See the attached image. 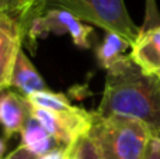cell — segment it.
I'll use <instances>...</instances> for the list:
<instances>
[{
	"instance_id": "obj_13",
	"label": "cell",
	"mask_w": 160,
	"mask_h": 159,
	"mask_svg": "<svg viewBox=\"0 0 160 159\" xmlns=\"http://www.w3.org/2000/svg\"><path fill=\"white\" fill-rule=\"evenodd\" d=\"M37 4H38V0H18L16 21L18 23L22 37L24 34H27L28 27L31 25L34 17H35Z\"/></svg>"
},
{
	"instance_id": "obj_15",
	"label": "cell",
	"mask_w": 160,
	"mask_h": 159,
	"mask_svg": "<svg viewBox=\"0 0 160 159\" xmlns=\"http://www.w3.org/2000/svg\"><path fill=\"white\" fill-rule=\"evenodd\" d=\"M142 159H160V140L150 137Z\"/></svg>"
},
{
	"instance_id": "obj_7",
	"label": "cell",
	"mask_w": 160,
	"mask_h": 159,
	"mask_svg": "<svg viewBox=\"0 0 160 159\" xmlns=\"http://www.w3.org/2000/svg\"><path fill=\"white\" fill-rule=\"evenodd\" d=\"M129 55L145 72L160 79V27L141 31Z\"/></svg>"
},
{
	"instance_id": "obj_9",
	"label": "cell",
	"mask_w": 160,
	"mask_h": 159,
	"mask_svg": "<svg viewBox=\"0 0 160 159\" xmlns=\"http://www.w3.org/2000/svg\"><path fill=\"white\" fill-rule=\"evenodd\" d=\"M21 145L25 146L28 151H31L38 158L59 148V145L52 138V135L41 126L38 120H35L31 115L25 124L24 130L21 131Z\"/></svg>"
},
{
	"instance_id": "obj_3",
	"label": "cell",
	"mask_w": 160,
	"mask_h": 159,
	"mask_svg": "<svg viewBox=\"0 0 160 159\" xmlns=\"http://www.w3.org/2000/svg\"><path fill=\"white\" fill-rule=\"evenodd\" d=\"M48 10L68 11L80 21L94 24L105 33L118 34L131 47L141 34V28L128 14L124 0H38L34 20Z\"/></svg>"
},
{
	"instance_id": "obj_14",
	"label": "cell",
	"mask_w": 160,
	"mask_h": 159,
	"mask_svg": "<svg viewBox=\"0 0 160 159\" xmlns=\"http://www.w3.org/2000/svg\"><path fill=\"white\" fill-rule=\"evenodd\" d=\"M158 27H160V14L158 10V6H156V0H146L145 20H143V25L141 27V31H148Z\"/></svg>"
},
{
	"instance_id": "obj_10",
	"label": "cell",
	"mask_w": 160,
	"mask_h": 159,
	"mask_svg": "<svg viewBox=\"0 0 160 159\" xmlns=\"http://www.w3.org/2000/svg\"><path fill=\"white\" fill-rule=\"evenodd\" d=\"M128 48H131V44L127 39L119 37L118 34L105 33L101 44L96 49V56L100 66L108 70L117 61H119L125 55L124 52Z\"/></svg>"
},
{
	"instance_id": "obj_2",
	"label": "cell",
	"mask_w": 160,
	"mask_h": 159,
	"mask_svg": "<svg viewBox=\"0 0 160 159\" xmlns=\"http://www.w3.org/2000/svg\"><path fill=\"white\" fill-rule=\"evenodd\" d=\"M86 138L97 159H142L150 132L135 118L119 114L100 117L93 113V124Z\"/></svg>"
},
{
	"instance_id": "obj_4",
	"label": "cell",
	"mask_w": 160,
	"mask_h": 159,
	"mask_svg": "<svg viewBox=\"0 0 160 159\" xmlns=\"http://www.w3.org/2000/svg\"><path fill=\"white\" fill-rule=\"evenodd\" d=\"M31 117L41 123L56 141L59 148H70L76 145L82 138L87 137L93 124V113L76 106L65 111H49L31 106Z\"/></svg>"
},
{
	"instance_id": "obj_16",
	"label": "cell",
	"mask_w": 160,
	"mask_h": 159,
	"mask_svg": "<svg viewBox=\"0 0 160 159\" xmlns=\"http://www.w3.org/2000/svg\"><path fill=\"white\" fill-rule=\"evenodd\" d=\"M78 159H97L93 151V146L88 142L87 138H82L78 145Z\"/></svg>"
},
{
	"instance_id": "obj_18",
	"label": "cell",
	"mask_w": 160,
	"mask_h": 159,
	"mask_svg": "<svg viewBox=\"0 0 160 159\" xmlns=\"http://www.w3.org/2000/svg\"><path fill=\"white\" fill-rule=\"evenodd\" d=\"M3 159H38V156L34 155L32 152L28 151L25 146H22L21 144H20V146H17L13 152H10L7 156Z\"/></svg>"
},
{
	"instance_id": "obj_12",
	"label": "cell",
	"mask_w": 160,
	"mask_h": 159,
	"mask_svg": "<svg viewBox=\"0 0 160 159\" xmlns=\"http://www.w3.org/2000/svg\"><path fill=\"white\" fill-rule=\"evenodd\" d=\"M20 49H21V41H17L0 55V92L10 87L14 62Z\"/></svg>"
},
{
	"instance_id": "obj_17",
	"label": "cell",
	"mask_w": 160,
	"mask_h": 159,
	"mask_svg": "<svg viewBox=\"0 0 160 159\" xmlns=\"http://www.w3.org/2000/svg\"><path fill=\"white\" fill-rule=\"evenodd\" d=\"M17 7H18V0H0V14L3 16H10L16 20Z\"/></svg>"
},
{
	"instance_id": "obj_1",
	"label": "cell",
	"mask_w": 160,
	"mask_h": 159,
	"mask_svg": "<svg viewBox=\"0 0 160 159\" xmlns=\"http://www.w3.org/2000/svg\"><path fill=\"white\" fill-rule=\"evenodd\" d=\"M94 113L135 118L150 137L160 140V79L145 72L131 55H124L107 70L102 97Z\"/></svg>"
},
{
	"instance_id": "obj_5",
	"label": "cell",
	"mask_w": 160,
	"mask_h": 159,
	"mask_svg": "<svg viewBox=\"0 0 160 159\" xmlns=\"http://www.w3.org/2000/svg\"><path fill=\"white\" fill-rule=\"evenodd\" d=\"M45 33L68 34L70 35L73 44L79 48H90V34L93 28L83 21L73 17L70 13L63 10H48L39 17H37L28 27L27 34L31 38H37Z\"/></svg>"
},
{
	"instance_id": "obj_11",
	"label": "cell",
	"mask_w": 160,
	"mask_h": 159,
	"mask_svg": "<svg viewBox=\"0 0 160 159\" xmlns=\"http://www.w3.org/2000/svg\"><path fill=\"white\" fill-rule=\"evenodd\" d=\"M22 34L20 25L13 17L0 14V55L14 42L21 41Z\"/></svg>"
},
{
	"instance_id": "obj_6",
	"label": "cell",
	"mask_w": 160,
	"mask_h": 159,
	"mask_svg": "<svg viewBox=\"0 0 160 159\" xmlns=\"http://www.w3.org/2000/svg\"><path fill=\"white\" fill-rule=\"evenodd\" d=\"M31 115V106L24 96L7 92L0 96V124L6 137L17 134L24 130Z\"/></svg>"
},
{
	"instance_id": "obj_20",
	"label": "cell",
	"mask_w": 160,
	"mask_h": 159,
	"mask_svg": "<svg viewBox=\"0 0 160 159\" xmlns=\"http://www.w3.org/2000/svg\"><path fill=\"white\" fill-rule=\"evenodd\" d=\"M4 151H6V144H4V141H3L2 138H0V159H3Z\"/></svg>"
},
{
	"instance_id": "obj_19",
	"label": "cell",
	"mask_w": 160,
	"mask_h": 159,
	"mask_svg": "<svg viewBox=\"0 0 160 159\" xmlns=\"http://www.w3.org/2000/svg\"><path fill=\"white\" fill-rule=\"evenodd\" d=\"M78 145H79V142L76 144V145H73V146H70V148H68L66 155H65L63 159H78Z\"/></svg>"
},
{
	"instance_id": "obj_8",
	"label": "cell",
	"mask_w": 160,
	"mask_h": 159,
	"mask_svg": "<svg viewBox=\"0 0 160 159\" xmlns=\"http://www.w3.org/2000/svg\"><path fill=\"white\" fill-rule=\"evenodd\" d=\"M10 86L18 89L24 97L34 95V93H38V92L49 90L47 87L44 78L38 73V70L35 69L32 62L28 59V56L25 55L22 48L18 51L16 62H14Z\"/></svg>"
}]
</instances>
